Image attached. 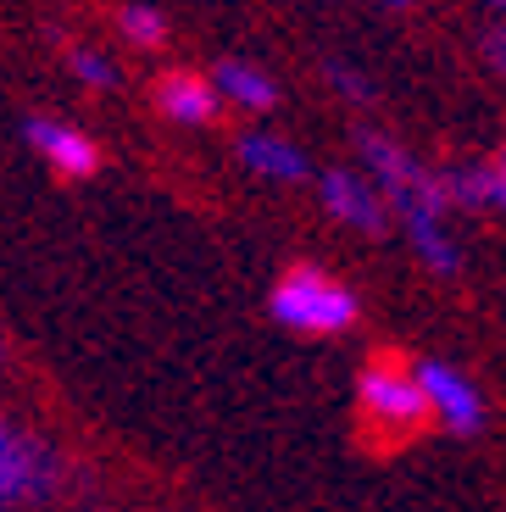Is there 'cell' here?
I'll return each instance as SVG.
<instances>
[{
	"instance_id": "6da1fadb",
	"label": "cell",
	"mask_w": 506,
	"mask_h": 512,
	"mask_svg": "<svg viewBox=\"0 0 506 512\" xmlns=\"http://www.w3.org/2000/svg\"><path fill=\"white\" fill-rule=\"evenodd\" d=\"M362 156H367V167H373V179L384 184L390 206L406 218L418 256L429 262L434 273H445V279H451V273L462 268V251H456V240L445 234V223H440V212L451 206V201H445V184L434 179L429 167L412 162L401 145H390L384 134H367V140H362Z\"/></svg>"
},
{
	"instance_id": "7a4b0ae2",
	"label": "cell",
	"mask_w": 506,
	"mask_h": 512,
	"mask_svg": "<svg viewBox=\"0 0 506 512\" xmlns=\"http://www.w3.org/2000/svg\"><path fill=\"white\" fill-rule=\"evenodd\" d=\"M434 429V412L423 401L418 368H406V357L379 351L356 373V435L367 451H401Z\"/></svg>"
},
{
	"instance_id": "3957f363",
	"label": "cell",
	"mask_w": 506,
	"mask_h": 512,
	"mask_svg": "<svg viewBox=\"0 0 506 512\" xmlns=\"http://www.w3.org/2000/svg\"><path fill=\"white\" fill-rule=\"evenodd\" d=\"M273 318L295 334H345L356 323V295L323 268H290L273 284Z\"/></svg>"
},
{
	"instance_id": "277c9868",
	"label": "cell",
	"mask_w": 506,
	"mask_h": 512,
	"mask_svg": "<svg viewBox=\"0 0 506 512\" xmlns=\"http://www.w3.org/2000/svg\"><path fill=\"white\" fill-rule=\"evenodd\" d=\"M51 490H56V457L0 418V507L51 496Z\"/></svg>"
},
{
	"instance_id": "5b68a950",
	"label": "cell",
	"mask_w": 506,
	"mask_h": 512,
	"mask_svg": "<svg viewBox=\"0 0 506 512\" xmlns=\"http://www.w3.org/2000/svg\"><path fill=\"white\" fill-rule=\"evenodd\" d=\"M418 384H423V401H429L434 423H445L451 435H473L484 423V401L468 379L445 362H418Z\"/></svg>"
},
{
	"instance_id": "8992f818",
	"label": "cell",
	"mask_w": 506,
	"mask_h": 512,
	"mask_svg": "<svg viewBox=\"0 0 506 512\" xmlns=\"http://www.w3.org/2000/svg\"><path fill=\"white\" fill-rule=\"evenodd\" d=\"M323 206H329L340 223H351V229H367V234L384 229V195L373 190V179H356L345 167L323 179Z\"/></svg>"
},
{
	"instance_id": "52a82bcc",
	"label": "cell",
	"mask_w": 506,
	"mask_h": 512,
	"mask_svg": "<svg viewBox=\"0 0 506 512\" xmlns=\"http://www.w3.org/2000/svg\"><path fill=\"white\" fill-rule=\"evenodd\" d=\"M28 140H34V151L51 167H62L67 179H89V173L101 167V151L89 145V134H78V128H67V123L34 117V123H28Z\"/></svg>"
},
{
	"instance_id": "ba28073f",
	"label": "cell",
	"mask_w": 506,
	"mask_h": 512,
	"mask_svg": "<svg viewBox=\"0 0 506 512\" xmlns=\"http://www.w3.org/2000/svg\"><path fill=\"white\" fill-rule=\"evenodd\" d=\"M156 101H162V112L173 117V123H190V128L212 123V112H217V90L195 73H167L162 90H156Z\"/></svg>"
},
{
	"instance_id": "9c48e42d",
	"label": "cell",
	"mask_w": 506,
	"mask_h": 512,
	"mask_svg": "<svg viewBox=\"0 0 506 512\" xmlns=\"http://www.w3.org/2000/svg\"><path fill=\"white\" fill-rule=\"evenodd\" d=\"M240 162L251 167V173H262V179H306V156L295 151V145L273 140V134H245L240 140Z\"/></svg>"
},
{
	"instance_id": "30bf717a",
	"label": "cell",
	"mask_w": 506,
	"mask_h": 512,
	"mask_svg": "<svg viewBox=\"0 0 506 512\" xmlns=\"http://www.w3.org/2000/svg\"><path fill=\"white\" fill-rule=\"evenodd\" d=\"M217 90H228L240 106H251V112H273L279 106V84L267 73H256L251 62H223L217 67Z\"/></svg>"
},
{
	"instance_id": "8fae6325",
	"label": "cell",
	"mask_w": 506,
	"mask_h": 512,
	"mask_svg": "<svg viewBox=\"0 0 506 512\" xmlns=\"http://www.w3.org/2000/svg\"><path fill=\"white\" fill-rule=\"evenodd\" d=\"M123 28H128V39H140V45H162V39H167L162 12H151V6H128Z\"/></svg>"
},
{
	"instance_id": "7c38bea8",
	"label": "cell",
	"mask_w": 506,
	"mask_h": 512,
	"mask_svg": "<svg viewBox=\"0 0 506 512\" xmlns=\"http://www.w3.org/2000/svg\"><path fill=\"white\" fill-rule=\"evenodd\" d=\"M73 67H78V78H89V84H117V67L106 62V56H95V51H78Z\"/></svg>"
},
{
	"instance_id": "4fadbf2b",
	"label": "cell",
	"mask_w": 506,
	"mask_h": 512,
	"mask_svg": "<svg viewBox=\"0 0 506 512\" xmlns=\"http://www.w3.org/2000/svg\"><path fill=\"white\" fill-rule=\"evenodd\" d=\"M484 51H490V67L506 78V28H495V34L484 39Z\"/></svg>"
},
{
	"instance_id": "5bb4252c",
	"label": "cell",
	"mask_w": 506,
	"mask_h": 512,
	"mask_svg": "<svg viewBox=\"0 0 506 512\" xmlns=\"http://www.w3.org/2000/svg\"><path fill=\"white\" fill-rule=\"evenodd\" d=\"M334 84H340L351 101H367V78H356V73H345V67H334Z\"/></svg>"
},
{
	"instance_id": "9a60e30c",
	"label": "cell",
	"mask_w": 506,
	"mask_h": 512,
	"mask_svg": "<svg viewBox=\"0 0 506 512\" xmlns=\"http://www.w3.org/2000/svg\"><path fill=\"white\" fill-rule=\"evenodd\" d=\"M0 357H6V340H0Z\"/></svg>"
},
{
	"instance_id": "2e32d148",
	"label": "cell",
	"mask_w": 506,
	"mask_h": 512,
	"mask_svg": "<svg viewBox=\"0 0 506 512\" xmlns=\"http://www.w3.org/2000/svg\"><path fill=\"white\" fill-rule=\"evenodd\" d=\"M390 6H406V0H390Z\"/></svg>"
},
{
	"instance_id": "e0dca14e",
	"label": "cell",
	"mask_w": 506,
	"mask_h": 512,
	"mask_svg": "<svg viewBox=\"0 0 506 512\" xmlns=\"http://www.w3.org/2000/svg\"><path fill=\"white\" fill-rule=\"evenodd\" d=\"M501 6H506V0H501Z\"/></svg>"
}]
</instances>
